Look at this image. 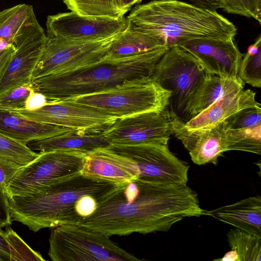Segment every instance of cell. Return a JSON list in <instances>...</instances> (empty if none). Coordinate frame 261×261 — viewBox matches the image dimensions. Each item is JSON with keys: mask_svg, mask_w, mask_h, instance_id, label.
I'll use <instances>...</instances> for the list:
<instances>
[{"mask_svg": "<svg viewBox=\"0 0 261 261\" xmlns=\"http://www.w3.org/2000/svg\"><path fill=\"white\" fill-rule=\"evenodd\" d=\"M46 35L68 40L97 41L117 35L128 27L124 16L113 18L83 16L74 12L47 17Z\"/></svg>", "mask_w": 261, "mask_h": 261, "instance_id": "cell-13", "label": "cell"}, {"mask_svg": "<svg viewBox=\"0 0 261 261\" xmlns=\"http://www.w3.org/2000/svg\"><path fill=\"white\" fill-rule=\"evenodd\" d=\"M170 96L169 91L151 77H144L100 92L59 100L92 108L120 118L163 110L168 107Z\"/></svg>", "mask_w": 261, "mask_h": 261, "instance_id": "cell-5", "label": "cell"}, {"mask_svg": "<svg viewBox=\"0 0 261 261\" xmlns=\"http://www.w3.org/2000/svg\"><path fill=\"white\" fill-rule=\"evenodd\" d=\"M9 246L11 260L44 261L41 255L33 250L11 227L5 231Z\"/></svg>", "mask_w": 261, "mask_h": 261, "instance_id": "cell-30", "label": "cell"}, {"mask_svg": "<svg viewBox=\"0 0 261 261\" xmlns=\"http://www.w3.org/2000/svg\"><path fill=\"white\" fill-rule=\"evenodd\" d=\"M175 116L166 107L118 118L103 134L110 144H168Z\"/></svg>", "mask_w": 261, "mask_h": 261, "instance_id": "cell-11", "label": "cell"}, {"mask_svg": "<svg viewBox=\"0 0 261 261\" xmlns=\"http://www.w3.org/2000/svg\"><path fill=\"white\" fill-rule=\"evenodd\" d=\"M20 168L15 163L0 158V186L6 194L11 180Z\"/></svg>", "mask_w": 261, "mask_h": 261, "instance_id": "cell-33", "label": "cell"}, {"mask_svg": "<svg viewBox=\"0 0 261 261\" xmlns=\"http://www.w3.org/2000/svg\"><path fill=\"white\" fill-rule=\"evenodd\" d=\"M168 48L163 46L114 62H102L71 73L33 80L35 91L53 101L96 93L128 81L151 77Z\"/></svg>", "mask_w": 261, "mask_h": 261, "instance_id": "cell-4", "label": "cell"}, {"mask_svg": "<svg viewBox=\"0 0 261 261\" xmlns=\"http://www.w3.org/2000/svg\"><path fill=\"white\" fill-rule=\"evenodd\" d=\"M244 82L238 76L226 77L209 73L190 97L183 120L186 122L225 96L243 89Z\"/></svg>", "mask_w": 261, "mask_h": 261, "instance_id": "cell-18", "label": "cell"}, {"mask_svg": "<svg viewBox=\"0 0 261 261\" xmlns=\"http://www.w3.org/2000/svg\"><path fill=\"white\" fill-rule=\"evenodd\" d=\"M223 10L230 14L239 15L249 17V15L243 6L241 0H222Z\"/></svg>", "mask_w": 261, "mask_h": 261, "instance_id": "cell-36", "label": "cell"}, {"mask_svg": "<svg viewBox=\"0 0 261 261\" xmlns=\"http://www.w3.org/2000/svg\"><path fill=\"white\" fill-rule=\"evenodd\" d=\"M206 216L261 238V197L252 196L231 204L206 211Z\"/></svg>", "mask_w": 261, "mask_h": 261, "instance_id": "cell-21", "label": "cell"}, {"mask_svg": "<svg viewBox=\"0 0 261 261\" xmlns=\"http://www.w3.org/2000/svg\"><path fill=\"white\" fill-rule=\"evenodd\" d=\"M224 121L228 129L248 128L261 124V105L257 102L254 106L240 110Z\"/></svg>", "mask_w": 261, "mask_h": 261, "instance_id": "cell-31", "label": "cell"}, {"mask_svg": "<svg viewBox=\"0 0 261 261\" xmlns=\"http://www.w3.org/2000/svg\"><path fill=\"white\" fill-rule=\"evenodd\" d=\"M8 111L36 121L71 129L103 131L118 119L92 108L60 100L34 110L20 109Z\"/></svg>", "mask_w": 261, "mask_h": 261, "instance_id": "cell-14", "label": "cell"}, {"mask_svg": "<svg viewBox=\"0 0 261 261\" xmlns=\"http://www.w3.org/2000/svg\"><path fill=\"white\" fill-rule=\"evenodd\" d=\"M16 48L14 44H11L7 48L0 50V78L7 67Z\"/></svg>", "mask_w": 261, "mask_h": 261, "instance_id": "cell-37", "label": "cell"}, {"mask_svg": "<svg viewBox=\"0 0 261 261\" xmlns=\"http://www.w3.org/2000/svg\"><path fill=\"white\" fill-rule=\"evenodd\" d=\"M231 250L238 255V261L261 260V238L238 228L231 229L227 234Z\"/></svg>", "mask_w": 261, "mask_h": 261, "instance_id": "cell-26", "label": "cell"}, {"mask_svg": "<svg viewBox=\"0 0 261 261\" xmlns=\"http://www.w3.org/2000/svg\"><path fill=\"white\" fill-rule=\"evenodd\" d=\"M192 4L198 7L217 10L219 9H222L224 4L222 0H189Z\"/></svg>", "mask_w": 261, "mask_h": 261, "instance_id": "cell-38", "label": "cell"}, {"mask_svg": "<svg viewBox=\"0 0 261 261\" xmlns=\"http://www.w3.org/2000/svg\"><path fill=\"white\" fill-rule=\"evenodd\" d=\"M34 14L33 6L27 4L0 11V41L14 44L16 36Z\"/></svg>", "mask_w": 261, "mask_h": 261, "instance_id": "cell-24", "label": "cell"}, {"mask_svg": "<svg viewBox=\"0 0 261 261\" xmlns=\"http://www.w3.org/2000/svg\"><path fill=\"white\" fill-rule=\"evenodd\" d=\"M122 184L80 173L33 193L9 197L11 220L34 232L79 225L95 212L100 201Z\"/></svg>", "mask_w": 261, "mask_h": 261, "instance_id": "cell-2", "label": "cell"}, {"mask_svg": "<svg viewBox=\"0 0 261 261\" xmlns=\"http://www.w3.org/2000/svg\"><path fill=\"white\" fill-rule=\"evenodd\" d=\"M51 102L53 101L50 100L44 94L34 91L28 98L23 109L34 110Z\"/></svg>", "mask_w": 261, "mask_h": 261, "instance_id": "cell-35", "label": "cell"}, {"mask_svg": "<svg viewBox=\"0 0 261 261\" xmlns=\"http://www.w3.org/2000/svg\"><path fill=\"white\" fill-rule=\"evenodd\" d=\"M238 77L255 88H261V36L247 48L240 63Z\"/></svg>", "mask_w": 261, "mask_h": 261, "instance_id": "cell-28", "label": "cell"}, {"mask_svg": "<svg viewBox=\"0 0 261 261\" xmlns=\"http://www.w3.org/2000/svg\"><path fill=\"white\" fill-rule=\"evenodd\" d=\"M185 123L176 116L172 134L181 142L191 160L198 165L212 163L216 166L219 157L226 151L225 121L211 128L191 130Z\"/></svg>", "mask_w": 261, "mask_h": 261, "instance_id": "cell-15", "label": "cell"}, {"mask_svg": "<svg viewBox=\"0 0 261 261\" xmlns=\"http://www.w3.org/2000/svg\"><path fill=\"white\" fill-rule=\"evenodd\" d=\"M179 46L193 55L208 73L226 77L238 76L243 54L233 39H196Z\"/></svg>", "mask_w": 261, "mask_h": 261, "instance_id": "cell-16", "label": "cell"}, {"mask_svg": "<svg viewBox=\"0 0 261 261\" xmlns=\"http://www.w3.org/2000/svg\"><path fill=\"white\" fill-rule=\"evenodd\" d=\"M87 154L74 150L39 152L13 177L7 188L8 197L33 193L81 173Z\"/></svg>", "mask_w": 261, "mask_h": 261, "instance_id": "cell-9", "label": "cell"}, {"mask_svg": "<svg viewBox=\"0 0 261 261\" xmlns=\"http://www.w3.org/2000/svg\"><path fill=\"white\" fill-rule=\"evenodd\" d=\"M27 145L0 133V158L15 163L21 168L28 165L38 156Z\"/></svg>", "mask_w": 261, "mask_h": 261, "instance_id": "cell-29", "label": "cell"}, {"mask_svg": "<svg viewBox=\"0 0 261 261\" xmlns=\"http://www.w3.org/2000/svg\"><path fill=\"white\" fill-rule=\"evenodd\" d=\"M46 37L34 14L15 38V51L0 78V96L15 87L32 83V74Z\"/></svg>", "mask_w": 261, "mask_h": 261, "instance_id": "cell-12", "label": "cell"}, {"mask_svg": "<svg viewBox=\"0 0 261 261\" xmlns=\"http://www.w3.org/2000/svg\"><path fill=\"white\" fill-rule=\"evenodd\" d=\"M0 228V261H10L11 255L5 231Z\"/></svg>", "mask_w": 261, "mask_h": 261, "instance_id": "cell-39", "label": "cell"}, {"mask_svg": "<svg viewBox=\"0 0 261 261\" xmlns=\"http://www.w3.org/2000/svg\"><path fill=\"white\" fill-rule=\"evenodd\" d=\"M119 34L97 41L68 40L47 36L32 81L44 76L71 73L102 62L112 42Z\"/></svg>", "mask_w": 261, "mask_h": 261, "instance_id": "cell-8", "label": "cell"}, {"mask_svg": "<svg viewBox=\"0 0 261 261\" xmlns=\"http://www.w3.org/2000/svg\"><path fill=\"white\" fill-rule=\"evenodd\" d=\"M71 129L61 125L36 121L0 110V133L26 145L31 141L51 137Z\"/></svg>", "mask_w": 261, "mask_h": 261, "instance_id": "cell-22", "label": "cell"}, {"mask_svg": "<svg viewBox=\"0 0 261 261\" xmlns=\"http://www.w3.org/2000/svg\"><path fill=\"white\" fill-rule=\"evenodd\" d=\"M226 151L239 150L261 154V124L248 128L228 129L225 132Z\"/></svg>", "mask_w": 261, "mask_h": 261, "instance_id": "cell-27", "label": "cell"}, {"mask_svg": "<svg viewBox=\"0 0 261 261\" xmlns=\"http://www.w3.org/2000/svg\"><path fill=\"white\" fill-rule=\"evenodd\" d=\"M34 91L32 83L15 87L0 96V110L23 109L30 95Z\"/></svg>", "mask_w": 261, "mask_h": 261, "instance_id": "cell-32", "label": "cell"}, {"mask_svg": "<svg viewBox=\"0 0 261 261\" xmlns=\"http://www.w3.org/2000/svg\"><path fill=\"white\" fill-rule=\"evenodd\" d=\"M209 73L197 59L179 46L168 48L151 78L171 93L168 109L183 120L187 103Z\"/></svg>", "mask_w": 261, "mask_h": 261, "instance_id": "cell-7", "label": "cell"}, {"mask_svg": "<svg viewBox=\"0 0 261 261\" xmlns=\"http://www.w3.org/2000/svg\"><path fill=\"white\" fill-rule=\"evenodd\" d=\"M164 46L153 36L128 27L112 42L103 62H114Z\"/></svg>", "mask_w": 261, "mask_h": 261, "instance_id": "cell-23", "label": "cell"}, {"mask_svg": "<svg viewBox=\"0 0 261 261\" xmlns=\"http://www.w3.org/2000/svg\"><path fill=\"white\" fill-rule=\"evenodd\" d=\"M255 93L250 89L230 94L218 99L207 109L185 123L189 129L207 128L223 122L244 109L257 104Z\"/></svg>", "mask_w": 261, "mask_h": 261, "instance_id": "cell-20", "label": "cell"}, {"mask_svg": "<svg viewBox=\"0 0 261 261\" xmlns=\"http://www.w3.org/2000/svg\"><path fill=\"white\" fill-rule=\"evenodd\" d=\"M108 147L133 164L139 178L187 185L190 166L176 156L168 144H110Z\"/></svg>", "mask_w": 261, "mask_h": 261, "instance_id": "cell-10", "label": "cell"}, {"mask_svg": "<svg viewBox=\"0 0 261 261\" xmlns=\"http://www.w3.org/2000/svg\"><path fill=\"white\" fill-rule=\"evenodd\" d=\"M11 222L8 197L0 186V228L8 226Z\"/></svg>", "mask_w": 261, "mask_h": 261, "instance_id": "cell-34", "label": "cell"}, {"mask_svg": "<svg viewBox=\"0 0 261 261\" xmlns=\"http://www.w3.org/2000/svg\"><path fill=\"white\" fill-rule=\"evenodd\" d=\"M81 173L90 177L124 184L139 178L136 167L107 146L87 154Z\"/></svg>", "mask_w": 261, "mask_h": 261, "instance_id": "cell-17", "label": "cell"}, {"mask_svg": "<svg viewBox=\"0 0 261 261\" xmlns=\"http://www.w3.org/2000/svg\"><path fill=\"white\" fill-rule=\"evenodd\" d=\"M206 212L187 185L137 178L104 197L79 225L109 237L147 234L167 231L184 218Z\"/></svg>", "mask_w": 261, "mask_h": 261, "instance_id": "cell-1", "label": "cell"}, {"mask_svg": "<svg viewBox=\"0 0 261 261\" xmlns=\"http://www.w3.org/2000/svg\"><path fill=\"white\" fill-rule=\"evenodd\" d=\"M128 27L158 39L164 46L196 39H234L237 29L216 10L178 0H153L135 7L126 17Z\"/></svg>", "mask_w": 261, "mask_h": 261, "instance_id": "cell-3", "label": "cell"}, {"mask_svg": "<svg viewBox=\"0 0 261 261\" xmlns=\"http://www.w3.org/2000/svg\"><path fill=\"white\" fill-rule=\"evenodd\" d=\"M48 254L53 261H141L105 233L80 225L54 227Z\"/></svg>", "mask_w": 261, "mask_h": 261, "instance_id": "cell-6", "label": "cell"}, {"mask_svg": "<svg viewBox=\"0 0 261 261\" xmlns=\"http://www.w3.org/2000/svg\"><path fill=\"white\" fill-rule=\"evenodd\" d=\"M110 144L102 130L71 129L51 137L31 141L27 146L32 150H38L39 152L62 150L88 154Z\"/></svg>", "mask_w": 261, "mask_h": 261, "instance_id": "cell-19", "label": "cell"}, {"mask_svg": "<svg viewBox=\"0 0 261 261\" xmlns=\"http://www.w3.org/2000/svg\"><path fill=\"white\" fill-rule=\"evenodd\" d=\"M142 0H119L121 11L123 15L136 4H139Z\"/></svg>", "mask_w": 261, "mask_h": 261, "instance_id": "cell-40", "label": "cell"}, {"mask_svg": "<svg viewBox=\"0 0 261 261\" xmlns=\"http://www.w3.org/2000/svg\"><path fill=\"white\" fill-rule=\"evenodd\" d=\"M68 9L80 15L118 18L123 17L119 0H62Z\"/></svg>", "mask_w": 261, "mask_h": 261, "instance_id": "cell-25", "label": "cell"}, {"mask_svg": "<svg viewBox=\"0 0 261 261\" xmlns=\"http://www.w3.org/2000/svg\"><path fill=\"white\" fill-rule=\"evenodd\" d=\"M214 260L219 261H238V255L234 250L226 252L221 258L215 259Z\"/></svg>", "mask_w": 261, "mask_h": 261, "instance_id": "cell-41", "label": "cell"}]
</instances>
